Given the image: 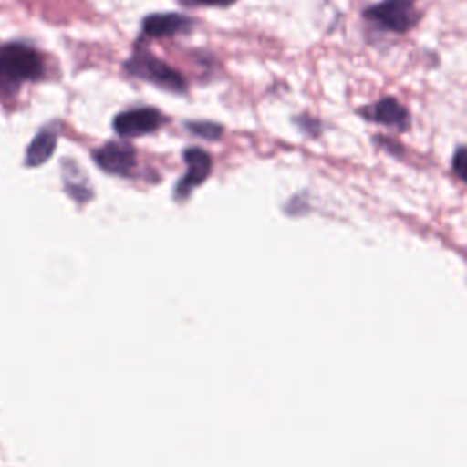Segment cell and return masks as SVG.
Returning <instances> with one entry per match:
<instances>
[{
  "label": "cell",
  "mask_w": 467,
  "mask_h": 467,
  "mask_svg": "<svg viewBox=\"0 0 467 467\" xmlns=\"http://www.w3.org/2000/svg\"><path fill=\"white\" fill-rule=\"evenodd\" d=\"M44 62L36 49L13 42L0 47V88L15 91L20 84L40 78Z\"/></svg>",
  "instance_id": "6da1fadb"
},
{
  "label": "cell",
  "mask_w": 467,
  "mask_h": 467,
  "mask_svg": "<svg viewBox=\"0 0 467 467\" xmlns=\"http://www.w3.org/2000/svg\"><path fill=\"white\" fill-rule=\"evenodd\" d=\"M124 67L133 77L144 78L162 89H168L173 93H182L186 89V80L179 71H175L173 67H170L168 64H164L162 60L155 58L146 51H137L124 64Z\"/></svg>",
  "instance_id": "7a4b0ae2"
},
{
  "label": "cell",
  "mask_w": 467,
  "mask_h": 467,
  "mask_svg": "<svg viewBox=\"0 0 467 467\" xmlns=\"http://www.w3.org/2000/svg\"><path fill=\"white\" fill-rule=\"evenodd\" d=\"M363 16L381 29L405 33L416 26L420 13L414 0H383L363 11Z\"/></svg>",
  "instance_id": "3957f363"
},
{
  "label": "cell",
  "mask_w": 467,
  "mask_h": 467,
  "mask_svg": "<svg viewBox=\"0 0 467 467\" xmlns=\"http://www.w3.org/2000/svg\"><path fill=\"white\" fill-rule=\"evenodd\" d=\"M93 161L99 168L111 175H126L133 170L137 157L135 150L120 140H111L93 151Z\"/></svg>",
  "instance_id": "277c9868"
},
{
  "label": "cell",
  "mask_w": 467,
  "mask_h": 467,
  "mask_svg": "<svg viewBox=\"0 0 467 467\" xmlns=\"http://www.w3.org/2000/svg\"><path fill=\"white\" fill-rule=\"evenodd\" d=\"M161 126V113L155 108H135L122 111L113 120V130L124 139L155 131Z\"/></svg>",
  "instance_id": "5b68a950"
},
{
  "label": "cell",
  "mask_w": 467,
  "mask_h": 467,
  "mask_svg": "<svg viewBox=\"0 0 467 467\" xmlns=\"http://www.w3.org/2000/svg\"><path fill=\"white\" fill-rule=\"evenodd\" d=\"M182 159L188 164V171L179 181V184L175 188V197L177 199H186L190 195V192L193 188L201 186L212 171V159L201 148H186Z\"/></svg>",
  "instance_id": "8992f818"
},
{
  "label": "cell",
  "mask_w": 467,
  "mask_h": 467,
  "mask_svg": "<svg viewBox=\"0 0 467 467\" xmlns=\"http://www.w3.org/2000/svg\"><path fill=\"white\" fill-rule=\"evenodd\" d=\"M359 113L372 122L394 128L398 131H405L410 126L409 111L392 97H385L368 108H361Z\"/></svg>",
  "instance_id": "52a82bcc"
},
{
  "label": "cell",
  "mask_w": 467,
  "mask_h": 467,
  "mask_svg": "<svg viewBox=\"0 0 467 467\" xmlns=\"http://www.w3.org/2000/svg\"><path fill=\"white\" fill-rule=\"evenodd\" d=\"M193 26V20L179 15V13H157L150 15L142 22V35L151 36V38H161V36H173L179 33L190 31Z\"/></svg>",
  "instance_id": "ba28073f"
},
{
  "label": "cell",
  "mask_w": 467,
  "mask_h": 467,
  "mask_svg": "<svg viewBox=\"0 0 467 467\" xmlns=\"http://www.w3.org/2000/svg\"><path fill=\"white\" fill-rule=\"evenodd\" d=\"M57 146V133L53 128H44L40 130L35 139L31 140L27 153H26V166H40L44 164L55 151Z\"/></svg>",
  "instance_id": "9c48e42d"
},
{
  "label": "cell",
  "mask_w": 467,
  "mask_h": 467,
  "mask_svg": "<svg viewBox=\"0 0 467 467\" xmlns=\"http://www.w3.org/2000/svg\"><path fill=\"white\" fill-rule=\"evenodd\" d=\"M64 186L69 192V195L75 201H88L91 197V186L88 184V179L84 177V173L78 170V166H75L71 161L64 162Z\"/></svg>",
  "instance_id": "30bf717a"
},
{
  "label": "cell",
  "mask_w": 467,
  "mask_h": 467,
  "mask_svg": "<svg viewBox=\"0 0 467 467\" xmlns=\"http://www.w3.org/2000/svg\"><path fill=\"white\" fill-rule=\"evenodd\" d=\"M186 128L193 133V135H199L202 139H219L221 133H223V128L215 122H188Z\"/></svg>",
  "instance_id": "8fae6325"
},
{
  "label": "cell",
  "mask_w": 467,
  "mask_h": 467,
  "mask_svg": "<svg viewBox=\"0 0 467 467\" xmlns=\"http://www.w3.org/2000/svg\"><path fill=\"white\" fill-rule=\"evenodd\" d=\"M452 171L467 184V146H460L452 155Z\"/></svg>",
  "instance_id": "7c38bea8"
},
{
  "label": "cell",
  "mask_w": 467,
  "mask_h": 467,
  "mask_svg": "<svg viewBox=\"0 0 467 467\" xmlns=\"http://www.w3.org/2000/svg\"><path fill=\"white\" fill-rule=\"evenodd\" d=\"M186 5H228L235 0H181Z\"/></svg>",
  "instance_id": "4fadbf2b"
}]
</instances>
